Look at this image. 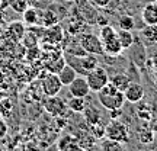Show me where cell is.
<instances>
[{"mask_svg":"<svg viewBox=\"0 0 157 151\" xmlns=\"http://www.w3.org/2000/svg\"><path fill=\"white\" fill-rule=\"evenodd\" d=\"M96 95H98V102L108 111L121 109L124 106V102H125L124 92H119L118 89H115L111 83L103 86L99 92H96Z\"/></svg>","mask_w":157,"mask_h":151,"instance_id":"1","label":"cell"},{"mask_svg":"<svg viewBox=\"0 0 157 151\" xmlns=\"http://www.w3.org/2000/svg\"><path fill=\"white\" fill-rule=\"evenodd\" d=\"M66 62L68 66L76 70V73L80 76H86L90 70H93L96 66H99L98 61V55L93 54H83V55H71V54H64Z\"/></svg>","mask_w":157,"mask_h":151,"instance_id":"2","label":"cell"},{"mask_svg":"<svg viewBox=\"0 0 157 151\" xmlns=\"http://www.w3.org/2000/svg\"><path fill=\"white\" fill-rule=\"evenodd\" d=\"M105 137L111 138V140L119 141V142H127L129 141V131L128 126L122 123L118 119H112L111 122L105 126Z\"/></svg>","mask_w":157,"mask_h":151,"instance_id":"3","label":"cell"},{"mask_svg":"<svg viewBox=\"0 0 157 151\" xmlns=\"http://www.w3.org/2000/svg\"><path fill=\"white\" fill-rule=\"evenodd\" d=\"M86 80L89 83L90 92H99V90L106 86L109 83V76H108L106 70L101 66H96L93 70H90L89 73L86 74Z\"/></svg>","mask_w":157,"mask_h":151,"instance_id":"4","label":"cell"},{"mask_svg":"<svg viewBox=\"0 0 157 151\" xmlns=\"http://www.w3.org/2000/svg\"><path fill=\"white\" fill-rule=\"evenodd\" d=\"M78 44L82 45L87 54H93V55H101L103 54V45L99 36H96L95 34H83L80 35Z\"/></svg>","mask_w":157,"mask_h":151,"instance_id":"5","label":"cell"},{"mask_svg":"<svg viewBox=\"0 0 157 151\" xmlns=\"http://www.w3.org/2000/svg\"><path fill=\"white\" fill-rule=\"evenodd\" d=\"M44 109L50 113L51 116L58 118V116H63L68 108H67V103L63 100L61 97H58V95H57V96H47V100L44 102Z\"/></svg>","mask_w":157,"mask_h":151,"instance_id":"6","label":"cell"},{"mask_svg":"<svg viewBox=\"0 0 157 151\" xmlns=\"http://www.w3.org/2000/svg\"><path fill=\"white\" fill-rule=\"evenodd\" d=\"M41 87L45 96H57L63 89V83L56 73H48L41 80Z\"/></svg>","mask_w":157,"mask_h":151,"instance_id":"7","label":"cell"},{"mask_svg":"<svg viewBox=\"0 0 157 151\" xmlns=\"http://www.w3.org/2000/svg\"><path fill=\"white\" fill-rule=\"evenodd\" d=\"M67 87H68V92H70L71 96L87 97L90 93V87H89L87 80H86V76H80V74H77V77L74 78Z\"/></svg>","mask_w":157,"mask_h":151,"instance_id":"8","label":"cell"},{"mask_svg":"<svg viewBox=\"0 0 157 151\" xmlns=\"http://www.w3.org/2000/svg\"><path fill=\"white\" fill-rule=\"evenodd\" d=\"M146 95V90L141 86L140 83H129V86L124 90V96H125V100L129 103H138L140 100H143V97Z\"/></svg>","mask_w":157,"mask_h":151,"instance_id":"9","label":"cell"},{"mask_svg":"<svg viewBox=\"0 0 157 151\" xmlns=\"http://www.w3.org/2000/svg\"><path fill=\"white\" fill-rule=\"evenodd\" d=\"M44 41L50 44H60L63 41V28L58 23L52 26H47L44 31Z\"/></svg>","mask_w":157,"mask_h":151,"instance_id":"10","label":"cell"},{"mask_svg":"<svg viewBox=\"0 0 157 151\" xmlns=\"http://www.w3.org/2000/svg\"><path fill=\"white\" fill-rule=\"evenodd\" d=\"M141 19L146 25H157V2L148 3L143 7Z\"/></svg>","mask_w":157,"mask_h":151,"instance_id":"11","label":"cell"},{"mask_svg":"<svg viewBox=\"0 0 157 151\" xmlns=\"http://www.w3.org/2000/svg\"><path fill=\"white\" fill-rule=\"evenodd\" d=\"M102 45H103V52L108 54V55H119L124 50L121 42H119V39H118V34L113 38L108 39V41H103Z\"/></svg>","mask_w":157,"mask_h":151,"instance_id":"12","label":"cell"},{"mask_svg":"<svg viewBox=\"0 0 157 151\" xmlns=\"http://www.w3.org/2000/svg\"><path fill=\"white\" fill-rule=\"evenodd\" d=\"M23 15V23L26 26H35V25H41V19H42V13H39L35 7H26V10L22 13Z\"/></svg>","mask_w":157,"mask_h":151,"instance_id":"13","label":"cell"},{"mask_svg":"<svg viewBox=\"0 0 157 151\" xmlns=\"http://www.w3.org/2000/svg\"><path fill=\"white\" fill-rule=\"evenodd\" d=\"M7 34L10 35L12 38L15 39V41H21V39L25 38V35H26V25L23 22H12L9 26H7Z\"/></svg>","mask_w":157,"mask_h":151,"instance_id":"14","label":"cell"},{"mask_svg":"<svg viewBox=\"0 0 157 151\" xmlns=\"http://www.w3.org/2000/svg\"><path fill=\"white\" fill-rule=\"evenodd\" d=\"M57 76L60 78V81L63 83V86H68L74 78L77 77V73H76V70H74L71 66H68L67 62H66V66L57 73Z\"/></svg>","mask_w":157,"mask_h":151,"instance_id":"15","label":"cell"},{"mask_svg":"<svg viewBox=\"0 0 157 151\" xmlns=\"http://www.w3.org/2000/svg\"><path fill=\"white\" fill-rule=\"evenodd\" d=\"M57 147L60 150H64V151H70V150H80L78 147V142H77V138H74L73 135H64L58 140V144Z\"/></svg>","mask_w":157,"mask_h":151,"instance_id":"16","label":"cell"},{"mask_svg":"<svg viewBox=\"0 0 157 151\" xmlns=\"http://www.w3.org/2000/svg\"><path fill=\"white\" fill-rule=\"evenodd\" d=\"M109 83L112 84L115 89L119 90V92H124V90H125V89H127V87L129 86L131 80H129V77L127 76V74L118 73V74H115L113 77L109 78Z\"/></svg>","mask_w":157,"mask_h":151,"instance_id":"17","label":"cell"},{"mask_svg":"<svg viewBox=\"0 0 157 151\" xmlns=\"http://www.w3.org/2000/svg\"><path fill=\"white\" fill-rule=\"evenodd\" d=\"M67 108L70 111H73L76 113H82L86 109L87 103H86V97H78V96H71L67 102Z\"/></svg>","mask_w":157,"mask_h":151,"instance_id":"18","label":"cell"},{"mask_svg":"<svg viewBox=\"0 0 157 151\" xmlns=\"http://www.w3.org/2000/svg\"><path fill=\"white\" fill-rule=\"evenodd\" d=\"M141 35L147 44H157V25H146L141 29Z\"/></svg>","mask_w":157,"mask_h":151,"instance_id":"19","label":"cell"},{"mask_svg":"<svg viewBox=\"0 0 157 151\" xmlns=\"http://www.w3.org/2000/svg\"><path fill=\"white\" fill-rule=\"evenodd\" d=\"M117 34H118V39H119V42H121L124 50H128V48L132 47V44H134V35H132L131 31L119 29Z\"/></svg>","mask_w":157,"mask_h":151,"instance_id":"20","label":"cell"},{"mask_svg":"<svg viewBox=\"0 0 157 151\" xmlns=\"http://www.w3.org/2000/svg\"><path fill=\"white\" fill-rule=\"evenodd\" d=\"M83 112H84V116H86V121H87V123H89L90 126L101 122V113H99L98 109H95V108H92V106H86V109H84Z\"/></svg>","mask_w":157,"mask_h":151,"instance_id":"21","label":"cell"},{"mask_svg":"<svg viewBox=\"0 0 157 151\" xmlns=\"http://www.w3.org/2000/svg\"><path fill=\"white\" fill-rule=\"evenodd\" d=\"M13 109H15V105H13L12 99L6 97V99H2V100H0V116L10 118L12 113H13Z\"/></svg>","mask_w":157,"mask_h":151,"instance_id":"22","label":"cell"},{"mask_svg":"<svg viewBox=\"0 0 157 151\" xmlns=\"http://www.w3.org/2000/svg\"><path fill=\"white\" fill-rule=\"evenodd\" d=\"M101 148L103 151H119V150H124V144L119 142V141H115V140H111V138H106L102 141L101 144Z\"/></svg>","mask_w":157,"mask_h":151,"instance_id":"23","label":"cell"},{"mask_svg":"<svg viewBox=\"0 0 157 151\" xmlns=\"http://www.w3.org/2000/svg\"><path fill=\"white\" fill-rule=\"evenodd\" d=\"M58 23V16H57V13L54 10H45L42 13V19H41V25H44L45 28L47 26H52V25H56Z\"/></svg>","mask_w":157,"mask_h":151,"instance_id":"24","label":"cell"},{"mask_svg":"<svg viewBox=\"0 0 157 151\" xmlns=\"http://www.w3.org/2000/svg\"><path fill=\"white\" fill-rule=\"evenodd\" d=\"M54 61L50 62V64H47V68H48V71L50 73H58L60 70H61L64 66H66V58H64V55H57L56 58H52Z\"/></svg>","mask_w":157,"mask_h":151,"instance_id":"25","label":"cell"},{"mask_svg":"<svg viewBox=\"0 0 157 151\" xmlns=\"http://www.w3.org/2000/svg\"><path fill=\"white\" fill-rule=\"evenodd\" d=\"M135 26V21L132 16L124 15L119 17V29H127V31H132V28Z\"/></svg>","mask_w":157,"mask_h":151,"instance_id":"26","label":"cell"},{"mask_svg":"<svg viewBox=\"0 0 157 151\" xmlns=\"http://www.w3.org/2000/svg\"><path fill=\"white\" fill-rule=\"evenodd\" d=\"M10 7L17 13H23L28 7V2L26 0H13L10 3Z\"/></svg>","mask_w":157,"mask_h":151,"instance_id":"27","label":"cell"},{"mask_svg":"<svg viewBox=\"0 0 157 151\" xmlns=\"http://www.w3.org/2000/svg\"><path fill=\"white\" fill-rule=\"evenodd\" d=\"M138 138L143 144H148V142H151L154 140V132L150 131V129H146V131H140V134H138Z\"/></svg>","mask_w":157,"mask_h":151,"instance_id":"28","label":"cell"},{"mask_svg":"<svg viewBox=\"0 0 157 151\" xmlns=\"http://www.w3.org/2000/svg\"><path fill=\"white\" fill-rule=\"evenodd\" d=\"M92 132L95 135V138H103L105 137V126H102L99 123L92 125Z\"/></svg>","mask_w":157,"mask_h":151,"instance_id":"29","label":"cell"},{"mask_svg":"<svg viewBox=\"0 0 157 151\" xmlns=\"http://www.w3.org/2000/svg\"><path fill=\"white\" fill-rule=\"evenodd\" d=\"M7 135V123L3 118H0V140H3Z\"/></svg>","mask_w":157,"mask_h":151,"instance_id":"30","label":"cell"},{"mask_svg":"<svg viewBox=\"0 0 157 151\" xmlns=\"http://www.w3.org/2000/svg\"><path fill=\"white\" fill-rule=\"evenodd\" d=\"M92 5L96 6V7H106V6L111 5L112 0H90Z\"/></svg>","mask_w":157,"mask_h":151,"instance_id":"31","label":"cell"},{"mask_svg":"<svg viewBox=\"0 0 157 151\" xmlns=\"http://www.w3.org/2000/svg\"><path fill=\"white\" fill-rule=\"evenodd\" d=\"M121 113H122V108L121 109H112V111H109L111 119H118V118L121 116Z\"/></svg>","mask_w":157,"mask_h":151,"instance_id":"32","label":"cell"},{"mask_svg":"<svg viewBox=\"0 0 157 151\" xmlns=\"http://www.w3.org/2000/svg\"><path fill=\"white\" fill-rule=\"evenodd\" d=\"M154 76H156V77H157V66H156V67H154Z\"/></svg>","mask_w":157,"mask_h":151,"instance_id":"33","label":"cell"},{"mask_svg":"<svg viewBox=\"0 0 157 151\" xmlns=\"http://www.w3.org/2000/svg\"><path fill=\"white\" fill-rule=\"evenodd\" d=\"M64 2H74V0H64Z\"/></svg>","mask_w":157,"mask_h":151,"instance_id":"34","label":"cell"},{"mask_svg":"<svg viewBox=\"0 0 157 151\" xmlns=\"http://www.w3.org/2000/svg\"><path fill=\"white\" fill-rule=\"evenodd\" d=\"M154 2H157V0H154Z\"/></svg>","mask_w":157,"mask_h":151,"instance_id":"35","label":"cell"}]
</instances>
